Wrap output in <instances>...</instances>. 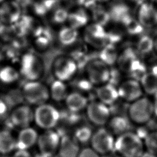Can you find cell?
<instances>
[{
	"instance_id": "obj_42",
	"label": "cell",
	"mask_w": 157,
	"mask_h": 157,
	"mask_svg": "<svg viewBox=\"0 0 157 157\" xmlns=\"http://www.w3.org/2000/svg\"><path fill=\"white\" fill-rule=\"evenodd\" d=\"M34 157H53V156H52L44 154V153H41V152L39 151V153H37L36 155H34Z\"/></svg>"
},
{
	"instance_id": "obj_43",
	"label": "cell",
	"mask_w": 157,
	"mask_h": 157,
	"mask_svg": "<svg viewBox=\"0 0 157 157\" xmlns=\"http://www.w3.org/2000/svg\"><path fill=\"white\" fill-rule=\"evenodd\" d=\"M95 2L97 3V4H106V3H108V2H110V1H113V0H94Z\"/></svg>"
},
{
	"instance_id": "obj_10",
	"label": "cell",
	"mask_w": 157,
	"mask_h": 157,
	"mask_svg": "<svg viewBox=\"0 0 157 157\" xmlns=\"http://www.w3.org/2000/svg\"><path fill=\"white\" fill-rule=\"evenodd\" d=\"M117 61L122 70L131 75H138L140 78L147 72L144 64L139 59L136 52L132 50H127L119 55Z\"/></svg>"
},
{
	"instance_id": "obj_15",
	"label": "cell",
	"mask_w": 157,
	"mask_h": 157,
	"mask_svg": "<svg viewBox=\"0 0 157 157\" xmlns=\"http://www.w3.org/2000/svg\"><path fill=\"white\" fill-rule=\"evenodd\" d=\"M9 118L13 126L20 129L25 128L30 126L34 121V111L29 105H18L11 111Z\"/></svg>"
},
{
	"instance_id": "obj_11",
	"label": "cell",
	"mask_w": 157,
	"mask_h": 157,
	"mask_svg": "<svg viewBox=\"0 0 157 157\" xmlns=\"http://www.w3.org/2000/svg\"><path fill=\"white\" fill-rule=\"evenodd\" d=\"M60 140L61 136L56 130L47 129L39 135L37 145L40 152L53 156L57 153Z\"/></svg>"
},
{
	"instance_id": "obj_22",
	"label": "cell",
	"mask_w": 157,
	"mask_h": 157,
	"mask_svg": "<svg viewBox=\"0 0 157 157\" xmlns=\"http://www.w3.org/2000/svg\"><path fill=\"white\" fill-rule=\"evenodd\" d=\"M16 150V137L9 130H0V155H10Z\"/></svg>"
},
{
	"instance_id": "obj_20",
	"label": "cell",
	"mask_w": 157,
	"mask_h": 157,
	"mask_svg": "<svg viewBox=\"0 0 157 157\" xmlns=\"http://www.w3.org/2000/svg\"><path fill=\"white\" fill-rule=\"evenodd\" d=\"M64 102L71 112L78 113L85 110L89 102L88 98L82 93L77 91L69 93Z\"/></svg>"
},
{
	"instance_id": "obj_26",
	"label": "cell",
	"mask_w": 157,
	"mask_h": 157,
	"mask_svg": "<svg viewBox=\"0 0 157 157\" xmlns=\"http://www.w3.org/2000/svg\"><path fill=\"white\" fill-rule=\"evenodd\" d=\"M78 36V29L67 25L60 29L58 32V38L59 42L63 45L70 46L77 41Z\"/></svg>"
},
{
	"instance_id": "obj_25",
	"label": "cell",
	"mask_w": 157,
	"mask_h": 157,
	"mask_svg": "<svg viewBox=\"0 0 157 157\" xmlns=\"http://www.w3.org/2000/svg\"><path fill=\"white\" fill-rule=\"evenodd\" d=\"M50 97L56 102L64 101L69 94L68 88L66 82L55 79L49 88Z\"/></svg>"
},
{
	"instance_id": "obj_13",
	"label": "cell",
	"mask_w": 157,
	"mask_h": 157,
	"mask_svg": "<svg viewBox=\"0 0 157 157\" xmlns=\"http://www.w3.org/2000/svg\"><path fill=\"white\" fill-rule=\"evenodd\" d=\"M85 42L94 47L102 48L106 45L107 33L102 25L93 22L85 26L84 31Z\"/></svg>"
},
{
	"instance_id": "obj_8",
	"label": "cell",
	"mask_w": 157,
	"mask_h": 157,
	"mask_svg": "<svg viewBox=\"0 0 157 157\" xmlns=\"http://www.w3.org/2000/svg\"><path fill=\"white\" fill-rule=\"evenodd\" d=\"M115 142L114 136L107 128L100 127L93 132L90 143L99 155H107L114 151Z\"/></svg>"
},
{
	"instance_id": "obj_2",
	"label": "cell",
	"mask_w": 157,
	"mask_h": 157,
	"mask_svg": "<svg viewBox=\"0 0 157 157\" xmlns=\"http://www.w3.org/2000/svg\"><path fill=\"white\" fill-rule=\"evenodd\" d=\"M127 113L128 118L131 123L139 126L144 125L154 116L153 101L143 96L130 103Z\"/></svg>"
},
{
	"instance_id": "obj_21",
	"label": "cell",
	"mask_w": 157,
	"mask_h": 157,
	"mask_svg": "<svg viewBox=\"0 0 157 157\" xmlns=\"http://www.w3.org/2000/svg\"><path fill=\"white\" fill-rule=\"evenodd\" d=\"M131 121L128 117L123 115H115L108 121L107 129L113 135L118 136L131 131Z\"/></svg>"
},
{
	"instance_id": "obj_37",
	"label": "cell",
	"mask_w": 157,
	"mask_h": 157,
	"mask_svg": "<svg viewBox=\"0 0 157 157\" xmlns=\"http://www.w3.org/2000/svg\"><path fill=\"white\" fill-rule=\"evenodd\" d=\"M77 157H100V155L91 147H86L80 150Z\"/></svg>"
},
{
	"instance_id": "obj_23",
	"label": "cell",
	"mask_w": 157,
	"mask_h": 157,
	"mask_svg": "<svg viewBox=\"0 0 157 157\" xmlns=\"http://www.w3.org/2000/svg\"><path fill=\"white\" fill-rule=\"evenodd\" d=\"M144 93L157 97V72L147 71L140 78Z\"/></svg>"
},
{
	"instance_id": "obj_17",
	"label": "cell",
	"mask_w": 157,
	"mask_h": 157,
	"mask_svg": "<svg viewBox=\"0 0 157 157\" xmlns=\"http://www.w3.org/2000/svg\"><path fill=\"white\" fill-rule=\"evenodd\" d=\"M80 151V144L72 135L68 134L61 137L57 151L58 157H77Z\"/></svg>"
},
{
	"instance_id": "obj_14",
	"label": "cell",
	"mask_w": 157,
	"mask_h": 157,
	"mask_svg": "<svg viewBox=\"0 0 157 157\" xmlns=\"http://www.w3.org/2000/svg\"><path fill=\"white\" fill-rule=\"evenodd\" d=\"M137 20L144 28H151L157 26V4L148 1L138 6Z\"/></svg>"
},
{
	"instance_id": "obj_5",
	"label": "cell",
	"mask_w": 157,
	"mask_h": 157,
	"mask_svg": "<svg viewBox=\"0 0 157 157\" xmlns=\"http://www.w3.org/2000/svg\"><path fill=\"white\" fill-rule=\"evenodd\" d=\"M78 69V64L71 56H57L52 64V72L56 79L66 82L72 80Z\"/></svg>"
},
{
	"instance_id": "obj_47",
	"label": "cell",
	"mask_w": 157,
	"mask_h": 157,
	"mask_svg": "<svg viewBox=\"0 0 157 157\" xmlns=\"http://www.w3.org/2000/svg\"><path fill=\"white\" fill-rule=\"evenodd\" d=\"M1 55L0 54V63H1Z\"/></svg>"
},
{
	"instance_id": "obj_45",
	"label": "cell",
	"mask_w": 157,
	"mask_h": 157,
	"mask_svg": "<svg viewBox=\"0 0 157 157\" xmlns=\"http://www.w3.org/2000/svg\"><path fill=\"white\" fill-rule=\"evenodd\" d=\"M4 29V24L0 21V34L3 32Z\"/></svg>"
},
{
	"instance_id": "obj_38",
	"label": "cell",
	"mask_w": 157,
	"mask_h": 157,
	"mask_svg": "<svg viewBox=\"0 0 157 157\" xmlns=\"http://www.w3.org/2000/svg\"><path fill=\"white\" fill-rule=\"evenodd\" d=\"M12 157H34V155L29 150L17 149L12 153Z\"/></svg>"
},
{
	"instance_id": "obj_35",
	"label": "cell",
	"mask_w": 157,
	"mask_h": 157,
	"mask_svg": "<svg viewBox=\"0 0 157 157\" xmlns=\"http://www.w3.org/2000/svg\"><path fill=\"white\" fill-rule=\"evenodd\" d=\"M93 17L94 18V22L100 24L102 26L108 22L110 18L109 12H106L101 10H96L93 12Z\"/></svg>"
},
{
	"instance_id": "obj_4",
	"label": "cell",
	"mask_w": 157,
	"mask_h": 157,
	"mask_svg": "<svg viewBox=\"0 0 157 157\" xmlns=\"http://www.w3.org/2000/svg\"><path fill=\"white\" fill-rule=\"evenodd\" d=\"M22 95L27 103L39 105L50 98L49 88L39 80L28 81L22 88Z\"/></svg>"
},
{
	"instance_id": "obj_19",
	"label": "cell",
	"mask_w": 157,
	"mask_h": 157,
	"mask_svg": "<svg viewBox=\"0 0 157 157\" xmlns=\"http://www.w3.org/2000/svg\"><path fill=\"white\" fill-rule=\"evenodd\" d=\"M95 93L98 101L108 106L115 104L120 98L118 88L109 82L98 86Z\"/></svg>"
},
{
	"instance_id": "obj_33",
	"label": "cell",
	"mask_w": 157,
	"mask_h": 157,
	"mask_svg": "<svg viewBox=\"0 0 157 157\" xmlns=\"http://www.w3.org/2000/svg\"><path fill=\"white\" fill-rule=\"evenodd\" d=\"M123 24L126 28L127 31L132 34H139L144 28L137 20V19H132L131 17L127 19Z\"/></svg>"
},
{
	"instance_id": "obj_44",
	"label": "cell",
	"mask_w": 157,
	"mask_h": 157,
	"mask_svg": "<svg viewBox=\"0 0 157 157\" xmlns=\"http://www.w3.org/2000/svg\"><path fill=\"white\" fill-rule=\"evenodd\" d=\"M153 52L157 55V36L154 38V45H153Z\"/></svg>"
},
{
	"instance_id": "obj_12",
	"label": "cell",
	"mask_w": 157,
	"mask_h": 157,
	"mask_svg": "<svg viewBox=\"0 0 157 157\" xmlns=\"http://www.w3.org/2000/svg\"><path fill=\"white\" fill-rule=\"evenodd\" d=\"M117 88L119 98L129 103L142 97L144 93L140 81L134 78L122 82Z\"/></svg>"
},
{
	"instance_id": "obj_29",
	"label": "cell",
	"mask_w": 157,
	"mask_h": 157,
	"mask_svg": "<svg viewBox=\"0 0 157 157\" xmlns=\"http://www.w3.org/2000/svg\"><path fill=\"white\" fill-rule=\"evenodd\" d=\"M102 50L100 54V59L103 61L109 66L113 64L118 60V55L117 51L112 45L107 44L102 48Z\"/></svg>"
},
{
	"instance_id": "obj_28",
	"label": "cell",
	"mask_w": 157,
	"mask_h": 157,
	"mask_svg": "<svg viewBox=\"0 0 157 157\" xmlns=\"http://www.w3.org/2000/svg\"><path fill=\"white\" fill-rule=\"evenodd\" d=\"M110 18H113L116 21H119L123 23L131 16L129 12V8L123 4H118L114 6L112 10L109 12Z\"/></svg>"
},
{
	"instance_id": "obj_31",
	"label": "cell",
	"mask_w": 157,
	"mask_h": 157,
	"mask_svg": "<svg viewBox=\"0 0 157 157\" xmlns=\"http://www.w3.org/2000/svg\"><path fill=\"white\" fill-rule=\"evenodd\" d=\"M154 38L148 36H142L137 44V51L141 54H148L153 51Z\"/></svg>"
},
{
	"instance_id": "obj_34",
	"label": "cell",
	"mask_w": 157,
	"mask_h": 157,
	"mask_svg": "<svg viewBox=\"0 0 157 157\" xmlns=\"http://www.w3.org/2000/svg\"><path fill=\"white\" fill-rule=\"evenodd\" d=\"M36 46L40 50L46 49L51 43V38L44 32L39 33L35 40Z\"/></svg>"
},
{
	"instance_id": "obj_3",
	"label": "cell",
	"mask_w": 157,
	"mask_h": 157,
	"mask_svg": "<svg viewBox=\"0 0 157 157\" xmlns=\"http://www.w3.org/2000/svg\"><path fill=\"white\" fill-rule=\"evenodd\" d=\"M61 114L53 105L44 103L36 106L34 110V121L36 124L44 130L56 128L60 120Z\"/></svg>"
},
{
	"instance_id": "obj_16",
	"label": "cell",
	"mask_w": 157,
	"mask_h": 157,
	"mask_svg": "<svg viewBox=\"0 0 157 157\" xmlns=\"http://www.w3.org/2000/svg\"><path fill=\"white\" fill-rule=\"evenodd\" d=\"M21 15V5L16 0H6L0 4V21L4 25L16 23Z\"/></svg>"
},
{
	"instance_id": "obj_1",
	"label": "cell",
	"mask_w": 157,
	"mask_h": 157,
	"mask_svg": "<svg viewBox=\"0 0 157 157\" xmlns=\"http://www.w3.org/2000/svg\"><path fill=\"white\" fill-rule=\"evenodd\" d=\"M144 148V140L131 131L115 139L114 151L120 157H140Z\"/></svg>"
},
{
	"instance_id": "obj_46",
	"label": "cell",
	"mask_w": 157,
	"mask_h": 157,
	"mask_svg": "<svg viewBox=\"0 0 157 157\" xmlns=\"http://www.w3.org/2000/svg\"><path fill=\"white\" fill-rule=\"evenodd\" d=\"M6 0H0V4H1V3H2L4 1H5Z\"/></svg>"
},
{
	"instance_id": "obj_7",
	"label": "cell",
	"mask_w": 157,
	"mask_h": 157,
	"mask_svg": "<svg viewBox=\"0 0 157 157\" xmlns=\"http://www.w3.org/2000/svg\"><path fill=\"white\" fill-rule=\"evenodd\" d=\"M85 71L87 79L93 85L97 86L108 83L111 78L110 66L99 58L89 61L86 65Z\"/></svg>"
},
{
	"instance_id": "obj_36",
	"label": "cell",
	"mask_w": 157,
	"mask_h": 157,
	"mask_svg": "<svg viewBox=\"0 0 157 157\" xmlns=\"http://www.w3.org/2000/svg\"><path fill=\"white\" fill-rule=\"evenodd\" d=\"M68 15L69 12L66 9L63 7H59L56 9L53 13V20L55 23L60 24L67 20Z\"/></svg>"
},
{
	"instance_id": "obj_18",
	"label": "cell",
	"mask_w": 157,
	"mask_h": 157,
	"mask_svg": "<svg viewBox=\"0 0 157 157\" xmlns=\"http://www.w3.org/2000/svg\"><path fill=\"white\" fill-rule=\"evenodd\" d=\"M39 134L31 126L20 129L16 137L17 149L29 150L37 143Z\"/></svg>"
},
{
	"instance_id": "obj_9",
	"label": "cell",
	"mask_w": 157,
	"mask_h": 157,
	"mask_svg": "<svg viewBox=\"0 0 157 157\" xmlns=\"http://www.w3.org/2000/svg\"><path fill=\"white\" fill-rule=\"evenodd\" d=\"M85 110L88 120L96 126L106 125L111 118L109 106L98 100L89 102Z\"/></svg>"
},
{
	"instance_id": "obj_40",
	"label": "cell",
	"mask_w": 157,
	"mask_h": 157,
	"mask_svg": "<svg viewBox=\"0 0 157 157\" xmlns=\"http://www.w3.org/2000/svg\"><path fill=\"white\" fill-rule=\"evenodd\" d=\"M140 157H157V155H155L147 151H145Z\"/></svg>"
},
{
	"instance_id": "obj_41",
	"label": "cell",
	"mask_w": 157,
	"mask_h": 157,
	"mask_svg": "<svg viewBox=\"0 0 157 157\" xmlns=\"http://www.w3.org/2000/svg\"><path fill=\"white\" fill-rule=\"evenodd\" d=\"M153 109H154V116L157 117V97L155 98L153 101Z\"/></svg>"
},
{
	"instance_id": "obj_32",
	"label": "cell",
	"mask_w": 157,
	"mask_h": 157,
	"mask_svg": "<svg viewBox=\"0 0 157 157\" xmlns=\"http://www.w3.org/2000/svg\"><path fill=\"white\" fill-rule=\"evenodd\" d=\"M146 150L157 155V131H150L144 140Z\"/></svg>"
},
{
	"instance_id": "obj_6",
	"label": "cell",
	"mask_w": 157,
	"mask_h": 157,
	"mask_svg": "<svg viewBox=\"0 0 157 157\" xmlns=\"http://www.w3.org/2000/svg\"><path fill=\"white\" fill-rule=\"evenodd\" d=\"M20 74L28 80H39L44 72V65L41 58L33 53H27L21 58Z\"/></svg>"
},
{
	"instance_id": "obj_39",
	"label": "cell",
	"mask_w": 157,
	"mask_h": 157,
	"mask_svg": "<svg viewBox=\"0 0 157 157\" xmlns=\"http://www.w3.org/2000/svg\"><path fill=\"white\" fill-rule=\"evenodd\" d=\"M131 2L136 4V6H139L140 5H141L142 4L147 2V1H148L150 0H129Z\"/></svg>"
},
{
	"instance_id": "obj_24",
	"label": "cell",
	"mask_w": 157,
	"mask_h": 157,
	"mask_svg": "<svg viewBox=\"0 0 157 157\" xmlns=\"http://www.w3.org/2000/svg\"><path fill=\"white\" fill-rule=\"evenodd\" d=\"M67 21H68V25L77 29L82 27H85L88 22V15L86 9L80 7L74 11L69 12Z\"/></svg>"
},
{
	"instance_id": "obj_27",
	"label": "cell",
	"mask_w": 157,
	"mask_h": 157,
	"mask_svg": "<svg viewBox=\"0 0 157 157\" xmlns=\"http://www.w3.org/2000/svg\"><path fill=\"white\" fill-rule=\"evenodd\" d=\"M93 131L91 128L87 125L77 126L73 132V137L79 144H85L90 142Z\"/></svg>"
},
{
	"instance_id": "obj_30",
	"label": "cell",
	"mask_w": 157,
	"mask_h": 157,
	"mask_svg": "<svg viewBox=\"0 0 157 157\" xmlns=\"http://www.w3.org/2000/svg\"><path fill=\"white\" fill-rule=\"evenodd\" d=\"M19 74L12 66H4L0 69V81L6 84H10L18 79Z\"/></svg>"
}]
</instances>
